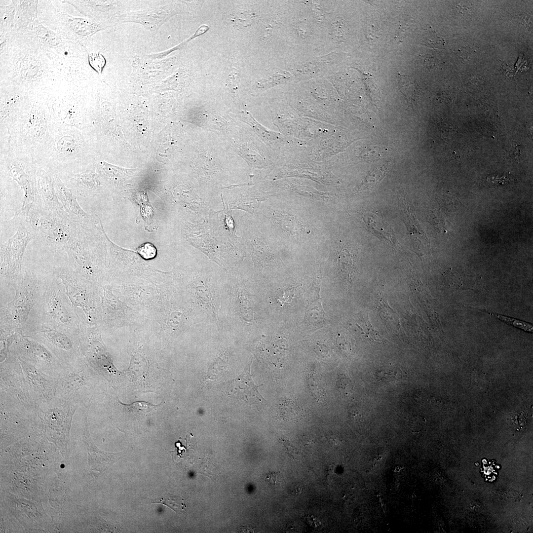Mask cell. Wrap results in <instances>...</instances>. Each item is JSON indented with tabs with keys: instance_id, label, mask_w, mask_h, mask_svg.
Here are the masks:
<instances>
[{
	"instance_id": "6da1fadb",
	"label": "cell",
	"mask_w": 533,
	"mask_h": 533,
	"mask_svg": "<svg viewBox=\"0 0 533 533\" xmlns=\"http://www.w3.org/2000/svg\"><path fill=\"white\" fill-rule=\"evenodd\" d=\"M52 63L27 31L12 30L0 52V84H13L43 94L60 81Z\"/></svg>"
},
{
	"instance_id": "7a4b0ae2",
	"label": "cell",
	"mask_w": 533,
	"mask_h": 533,
	"mask_svg": "<svg viewBox=\"0 0 533 533\" xmlns=\"http://www.w3.org/2000/svg\"><path fill=\"white\" fill-rule=\"evenodd\" d=\"M86 138L85 130L55 123L34 152V161L56 174L80 172L88 161Z\"/></svg>"
},
{
	"instance_id": "3957f363",
	"label": "cell",
	"mask_w": 533,
	"mask_h": 533,
	"mask_svg": "<svg viewBox=\"0 0 533 533\" xmlns=\"http://www.w3.org/2000/svg\"><path fill=\"white\" fill-rule=\"evenodd\" d=\"M55 123L43 94L31 92L7 137L0 139V151H11L33 156Z\"/></svg>"
},
{
	"instance_id": "277c9868",
	"label": "cell",
	"mask_w": 533,
	"mask_h": 533,
	"mask_svg": "<svg viewBox=\"0 0 533 533\" xmlns=\"http://www.w3.org/2000/svg\"><path fill=\"white\" fill-rule=\"evenodd\" d=\"M53 276L47 278L42 295L31 312L22 334L38 328L57 329L80 338L86 321L78 314L64 287Z\"/></svg>"
},
{
	"instance_id": "5b68a950",
	"label": "cell",
	"mask_w": 533,
	"mask_h": 533,
	"mask_svg": "<svg viewBox=\"0 0 533 533\" xmlns=\"http://www.w3.org/2000/svg\"><path fill=\"white\" fill-rule=\"evenodd\" d=\"M47 278L25 268L20 278L10 284L15 295L11 302L0 306V339L23 333L31 311L42 295Z\"/></svg>"
},
{
	"instance_id": "8992f818",
	"label": "cell",
	"mask_w": 533,
	"mask_h": 533,
	"mask_svg": "<svg viewBox=\"0 0 533 533\" xmlns=\"http://www.w3.org/2000/svg\"><path fill=\"white\" fill-rule=\"evenodd\" d=\"M38 18L41 23L64 39L82 44L97 33L114 25L68 13L52 0H40Z\"/></svg>"
},
{
	"instance_id": "52a82bcc",
	"label": "cell",
	"mask_w": 533,
	"mask_h": 533,
	"mask_svg": "<svg viewBox=\"0 0 533 533\" xmlns=\"http://www.w3.org/2000/svg\"><path fill=\"white\" fill-rule=\"evenodd\" d=\"M86 83L61 81L43 93L54 121L84 130L86 114Z\"/></svg>"
},
{
	"instance_id": "ba28073f",
	"label": "cell",
	"mask_w": 533,
	"mask_h": 533,
	"mask_svg": "<svg viewBox=\"0 0 533 533\" xmlns=\"http://www.w3.org/2000/svg\"><path fill=\"white\" fill-rule=\"evenodd\" d=\"M53 276L61 280L65 293L75 308L79 307L92 324L102 318L100 288L74 270L69 265L55 266Z\"/></svg>"
},
{
	"instance_id": "9c48e42d",
	"label": "cell",
	"mask_w": 533,
	"mask_h": 533,
	"mask_svg": "<svg viewBox=\"0 0 533 533\" xmlns=\"http://www.w3.org/2000/svg\"><path fill=\"white\" fill-rule=\"evenodd\" d=\"M48 246L56 251H64L74 236L76 223L67 215L51 213L41 207L31 210L24 218Z\"/></svg>"
},
{
	"instance_id": "30bf717a",
	"label": "cell",
	"mask_w": 533,
	"mask_h": 533,
	"mask_svg": "<svg viewBox=\"0 0 533 533\" xmlns=\"http://www.w3.org/2000/svg\"><path fill=\"white\" fill-rule=\"evenodd\" d=\"M0 167V176L13 180L23 192L24 203L31 205L38 201V166L32 155L11 151L1 152Z\"/></svg>"
},
{
	"instance_id": "8fae6325",
	"label": "cell",
	"mask_w": 533,
	"mask_h": 533,
	"mask_svg": "<svg viewBox=\"0 0 533 533\" xmlns=\"http://www.w3.org/2000/svg\"><path fill=\"white\" fill-rule=\"evenodd\" d=\"M14 234L0 246V283L10 285L17 281L22 272V259L29 243L37 234L24 219L20 218Z\"/></svg>"
},
{
	"instance_id": "7c38bea8",
	"label": "cell",
	"mask_w": 533,
	"mask_h": 533,
	"mask_svg": "<svg viewBox=\"0 0 533 533\" xmlns=\"http://www.w3.org/2000/svg\"><path fill=\"white\" fill-rule=\"evenodd\" d=\"M79 406L72 402H63L56 399L39 411L47 439L55 444L63 454L66 452L72 419Z\"/></svg>"
},
{
	"instance_id": "4fadbf2b",
	"label": "cell",
	"mask_w": 533,
	"mask_h": 533,
	"mask_svg": "<svg viewBox=\"0 0 533 533\" xmlns=\"http://www.w3.org/2000/svg\"><path fill=\"white\" fill-rule=\"evenodd\" d=\"M57 378L58 400L72 402L79 406L85 404L92 376L83 357L75 363L63 366Z\"/></svg>"
},
{
	"instance_id": "5bb4252c",
	"label": "cell",
	"mask_w": 533,
	"mask_h": 533,
	"mask_svg": "<svg viewBox=\"0 0 533 533\" xmlns=\"http://www.w3.org/2000/svg\"><path fill=\"white\" fill-rule=\"evenodd\" d=\"M9 351L18 358L54 377H58L63 367L47 347L36 339L22 333L17 334Z\"/></svg>"
},
{
	"instance_id": "9a60e30c",
	"label": "cell",
	"mask_w": 533,
	"mask_h": 533,
	"mask_svg": "<svg viewBox=\"0 0 533 533\" xmlns=\"http://www.w3.org/2000/svg\"><path fill=\"white\" fill-rule=\"evenodd\" d=\"M43 343L59 359L63 365L75 363L83 358L80 346V338L74 337L57 329L38 328L25 335Z\"/></svg>"
},
{
	"instance_id": "2e32d148",
	"label": "cell",
	"mask_w": 533,
	"mask_h": 533,
	"mask_svg": "<svg viewBox=\"0 0 533 533\" xmlns=\"http://www.w3.org/2000/svg\"><path fill=\"white\" fill-rule=\"evenodd\" d=\"M88 226L77 224L74 236L64 251L67 255L68 265L74 270L89 280H94L99 269L87 245Z\"/></svg>"
},
{
	"instance_id": "e0dca14e",
	"label": "cell",
	"mask_w": 533,
	"mask_h": 533,
	"mask_svg": "<svg viewBox=\"0 0 533 533\" xmlns=\"http://www.w3.org/2000/svg\"><path fill=\"white\" fill-rule=\"evenodd\" d=\"M0 390L17 399L29 410L38 413L30 398L18 358L9 351L0 362Z\"/></svg>"
},
{
	"instance_id": "ac0fdd59",
	"label": "cell",
	"mask_w": 533,
	"mask_h": 533,
	"mask_svg": "<svg viewBox=\"0 0 533 533\" xmlns=\"http://www.w3.org/2000/svg\"><path fill=\"white\" fill-rule=\"evenodd\" d=\"M30 398L38 413L56 400L58 378L49 376L19 359Z\"/></svg>"
},
{
	"instance_id": "d6986e66",
	"label": "cell",
	"mask_w": 533,
	"mask_h": 533,
	"mask_svg": "<svg viewBox=\"0 0 533 533\" xmlns=\"http://www.w3.org/2000/svg\"><path fill=\"white\" fill-rule=\"evenodd\" d=\"M31 92L13 84H0V139L5 138Z\"/></svg>"
},
{
	"instance_id": "ffe728a7",
	"label": "cell",
	"mask_w": 533,
	"mask_h": 533,
	"mask_svg": "<svg viewBox=\"0 0 533 533\" xmlns=\"http://www.w3.org/2000/svg\"><path fill=\"white\" fill-rule=\"evenodd\" d=\"M176 13L171 6L165 5L148 10L122 12L115 16L113 23L114 25L122 23L140 24L153 36L164 23Z\"/></svg>"
},
{
	"instance_id": "44dd1931",
	"label": "cell",
	"mask_w": 533,
	"mask_h": 533,
	"mask_svg": "<svg viewBox=\"0 0 533 533\" xmlns=\"http://www.w3.org/2000/svg\"><path fill=\"white\" fill-rule=\"evenodd\" d=\"M84 17L114 26L113 22L116 16L124 12L121 9V1L118 0H63Z\"/></svg>"
},
{
	"instance_id": "7402d4cb",
	"label": "cell",
	"mask_w": 533,
	"mask_h": 533,
	"mask_svg": "<svg viewBox=\"0 0 533 533\" xmlns=\"http://www.w3.org/2000/svg\"><path fill=\"white\" fill-rule=\"evenodd\" d=\"M88 168L79 173H61L57 175L75 195L87 197L99 192L102 188L99 176L95 168Z\"/></svg>"
},
{
	"instance_id": "603a6c76",
	"label": "cell",
	"mask_w": 533,
	"mask_h": 533,
	"mask_svg": "<svg viewBox=\"0 0 533 533\" xmlns=\"http://www.w3.org/2000/svg\"><path fill=\"white\" fill-rule=\"evenodd\" d=\"M37 182L41 207L51 213L67 215L56 193L54 173L47 168L38 166Z\"/></svg>"
},
{
	"instance_id": "cb8c5ba5",
	"label": "cell",
	"mask_w": 533,
	"mask_h": 533,
	"mask_svg": "<svg viewBox=\"0 0 533 533\" xmlns=\"http://www.w3.org/2000/svg\"><path fill=\"white\" fill-rule=\"evenodd\" d=\"M54 187L57 196L64 210L74 222L90 226L96 222L95 219L79 205L73 191L62 182L58 175L54 174Z\"/></svg>"
},
{
	"instance_id": "d4e9b609",
	"label": "cell",
	"mask_w": 533,
	"mask_h": 533,
	"mask_svg": "<svg viewBox=\"0 0 533 533\" xmlns=\"http://www.w3.org/2000/svg\"><path fill=\"white\" fill-rule=\"evenodd\" d=\"M87 413L85 412L83 436L88 454L90 474L97 476L121 457V453H109L98 449L93 443L88 427Z\"/></svg>"
},
{
	"instance_id": "484cf974",
	"label": "cell",
	"mask_w": 533,
	"mask_h": 533,
	"mask_svg": "<svg viewBox=\"0 0 533 533\" xmlns=\"http://www.w3.org/2000/svg\"><path fill=\"white\" fill-rule=\"evenodd\" d=\"M251 364L236 378L228 382L226 392L229 397L247 402H261L265 400L258 390L261 385H256L252 379Z\"/></svg>"
},
{
	"instance_id": "4316f807",
	"label": "cell",
	"mask_w": 533,
	"mask_h": 533,
	"mask_svg": "<svg viewBox=\"0 0 533 533\" xmlns=\"http://www.w3.org/2000/svg\"><path fill=\"white\" fill-rule=\"evenodd\" d=\"M13 2L16 7L13 30L24 31L38 20V0H13Z\"/></svg>"
},
{
	"instance_id": "83f0119b",
	"label": "cell",
	"mask_w": 533,
	"mask_h": 533,
	"mask_svg": "<svg viewBox=\"0 0 533 533\" xmlns=\"http://www.w3.org/2000/svg\"><path fill=\"white\" fill-rule=\"evenodd\" d=\"M321 281L320 275L313 281L305 314V320L315 326L323 324L327 318L320 297Z\"/></svg>"
},
{
	"instance_id": "f1b7e54d",
	"label": "cell",
	"mask_w": 533,
	"mask_h": 533,
	"mask_svg": "<svg viewBox=\"0 0 533 533\" xmlns=\"http://www.w3.org/2000/svg\"><path fill=\"white\" fill-rule=\"evenodd\" d=\"M103 180L111 186H116L134 175L136 169H127L100 160L96 167Z\"/></svg>"
},
{
	"instance_id": "f546056e",
	"label": "cell",
	"mask_w": 533,
	"mask_h": 533,
	"mask_svg": "<svg viewBox=\"0 0 533 533\" xmlns=\"http://www.w3.org/2000/svg\"><path fill=\"white\" fill-rule=\"evenodd\" d=\"M338 260V271L341 277L350 285L356 270L352 254L347 248H343L339 253Z\"/></svg>"
},
{
	"instance_id": "4dcf8cb0",
	"label": "cell",
	"mask_w": 533,
	"mask_h": 533,
	"mask_svg": "<svg viewBox=\"0 0 533 533\" xmlns=\"http://www.w3.org/2000/svg\"><path fill=\"white\" fill-rule=\"evenodd\" d=\"M15 14L13 0L0 1V32L9 33L14 29Z\"/></svg>"
},
{
	"instance_id": "1f68e13d",
	"label": "cell",
	"mask_w": 533,
	"mask_h": 533,
	"mask_svg": "<svg viewBox=\"0 0 533 533\" xmlns=\"http://www.w3.org/2000/svg\"><path fill=\"white\" fill-rule=\"evenodd\" d=\"M362 218L368 228L374 227L377 228H370L376 235L380 236L381 238L384 239L385 241L392 245L393 246H396L397 245L398 241L393 232L392 229L384 222H382L377 217V221L379 225H376L367 214H364Z\"/></svg>"
},
{
	"instance_id": "d6a6232c",
	"label": "cell",
	"mask_w": 533,
	"mask_h": 533,
	"mask_svg": "<svg viewBox=\"0 0 533 533\" xmlns=\"http://www.w3.org/2000/svg\"><path fill=\"white\" fill-rule=\"evenodd\" d=\"M280 404L279 413L280 416L284 419H299L304 416V412L300 407L293 401L289 399L284 400Z\"/></svg>"
},
{
	"instance_id": "836d02e7",
	"label": "cell",
	"mask_w": 533,
	"mask_h": 533,
	"mask_svg": "<svg viewBox=\"0 0 533 533\" xmlns=\"http://www.w3.org/2000/svg\"><path fill=\"white\" fill-rule=\"evenodd\" d=\"M195 295L199 303L214 315L216 316V310L212 299V293L205 284H199L195 288Z\"/></svg>"
},
{
	"instance_id": "e575fe53",
	"label": "cell",
	"mask_w": 533,
	"mask_h": 533,
	"mask_svg": "<svg viewBox=\"0 0 533 533\" xmlns=\"http://www.w3.org/2000/svg\"><path fill=\"white\" fill-rule=\"evenodd\" d=\"M208 30L209 27L207 25H202L197 29L195 32L191 36L185 39L184 41L178 44L177 46L159 53L147 55L146 57L147 58L150 59H161L163 58L170 54L172 52L181 49L184 47L187 43L189 42L190 41L205 34Z\"/></svg>"
},
{
	"instance_id": "d590c367",
	"label": "cell",
	"mask_w": 533,
	"mask_h": 533,
	"mask_svg": "<svg viewBox=\"0 0 533 533\" xmlns=\"http://www.w3.org/2000/svg\"><path fill=\"white\" fill-rule=\"evenodd\" d=\"M388 167V163H387L372 170L366 176L362 185V190H365L372 188L379 182L385 175Z\"/></svg>"
},
{
	"instance_id": "8d00e7d4",
	"label": "cell",
	"mask_w": 533,
	"mask_h": 533,
	"mask_svg": "<svg viewBox=\"0 0 533 533\" xmlns=\"http://www.w3.org/2000/svg\"><path fill=\"white\" fill-rule=\"evenodd\" d=\"M421 42L425 46L434 49H443L445 45L444 38L431 28L425 30Z\"/></svg>"
},
{
	"instance_id": "74e56055",
	"label": "cell",
	"mask_w": 533,
	"mask_h": 533,
	"mask_svg": "<svg viewBox=\"0 0 533 533\" xmlns=\"http://www.w3.org/2000/svg\"><path fill=\"white\" fill-rule=\"evenodd\" d=\"M86 50L89 66L96 71L99 77H102V72L106 63L105 57L100 51Z\"/></svg>"
},
{
	"instance_id": "f35d334b",
	"label": "cell",
	"mask_w": 533,
	"mask_h": 533,
	"mask_svg": "<svg viewBox=\"0 0 533 533\" xmlns=\"http://www.w3.org/2000/svg\"><path fill=\"white\" fill-rule=\"evenodd\" d=\"M118 402L129 412L135 414H146L150 411L155 409L160 405H154L151 403L144 401H138L130 404H126L122 403L118 399Z\"/></svg>"
},
{
	"instance_id": "ab89813d",
	"label": "cell",
	"mask_w": 533,
	"mask_h": 533,
	"mask_svg": "<svg viewBox=\"0 0 533 533\" xmlns=\"http://www.w3.org/2000/svg\"><path fill=\"white\" fill-rule=\"evenodd\" d=\"M358 321L356 325L363 332V334L370 340L374 341H380L381 337L373 328L369 321L367 316L360 315L358 316Z\"/></svg>"
},
{
	"instance_id": "60d3db41",
	"label": "cell",
	"mask_w": 533,
	"mask_h": 533,
	"mask_svg": "<svg viewBox=\"0 0 533 533\" xmlns=\"http://www.w3.org/2000/svg\"><path fill=\"white\" fill-rule=\"evenodd\" d=\"M491 315L495 316L503 321L506 323L513 325L514 327L524 330L525 331L532 332L533 330V325L525 321L516 319L505 315L493 313H489Z\"/></svg>"
},
{
	"instance_id": "b9f144b4",
	"label": "cell",
	"mask_w": 533,
	"mask_h": 533,
	"mask_svg": "<svg viewBox=\"0 0 533 533\" xmlns=\"http://www.w3.org/2000/svg\"><path fill=\"white\" fill-rule=\"evenodd\" d=\"M137 253L144 259L154 258L156 255V249L152 243L147 242L140 245L137 249Z\"/></svg>"
},
{
	"instance_id": "7bdbcfd3",
	"label": "cell",
	"mask_w": 533,
	"mask_h": 533,
	"mask_svg": "<svg viewBox=\"0 0 533 533\" xmlns=\"http://www.w3.org/2000/svg\"><path fill=\"white\" fill-rule=\"evenodd\" d=\"M148 503L162 504L168 506L175 511H176L175 509L180 508L179 503L177 501V499L174 498L173 496L168 495L157 498H154L152 499V502Z\"/></svg>"
},
{
	"instance_id": "ee69618b",
	"label": "cell",
	"mask_w": 533,
	"mask_h": 533,
	"mask_svg": "<svg viewBox=\"0 0 533 533\" xmlns=\"http://www.w3.org/2000/svg\"><path fill=\"white\" fill-rule=\"evenodd\" d=\"M265 480L269 485L273 486H278L281 485L283 481V477L279 472H271L267 473L265 476Z\"/></svg>"
},
{
	"instance_id": "f6af8a7d",
	"label": "cell",
	"mask_w": 533,
	"mask_h": 533,
	"mask_svg": "<svg viewBox=\"0 0 533 533\" xmlns=\"http://www.w3.org/2000/svg\"><path fill=\"white\" fill-rule=\"evenodd\" d=\"M511 180H512V179L511 178H509V177L507 176V177H503L502 179L501 178H500L499 179H497V178H492L491 179V180H490V182L491 183H492L493 184H503V183L504 184V183H507V182H509V181H510Z\"/></svg>"
},
{
	"instance_id": "bcb514c9",
	"label": "cell",
	"mask_w": 533,
	"mask_h": 533,
	"mask_svg": "<svg viewBox=\"0 0 533 533\" xmlns=\"http://www.w3.org/2000/svg\"><path fill=\"white\" fill-rule=\"evenodd\" d=\"M435 60L432 57L427 56L424 58V62L426 65L427 67L429 68H433L436 67Z\"/></svg>"
},
{
	"instance_id": "7dc6e473",
	"label": "cell",
	"mask_w": 533,
	"mask_h": 533,
	"mask_svg": "<svg viewBox=\"0 0 533 533\" xmlns=\"http://www.w3.org/2000/svg\"><path fill=\"white\" fill-rule=\"evenodd\" d=\"M241 532L242 533H250L252 532V530L249 527H243L241 528Z\"/></svg>"
}]
</instances>
